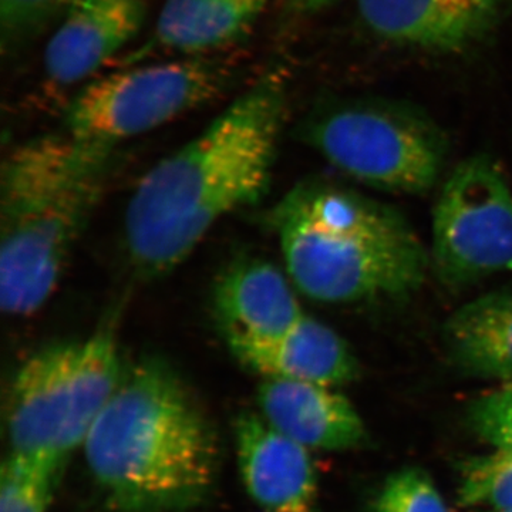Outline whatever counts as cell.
<instances>
[{"label": "cell", "instance_id": "1", "mask_svg": "<svg viewBox=\"0 0 512 512\" xmlns=\"http://www.w3.org/2000/svg\"><path fill=\"white\" fill-rule=\"evenodd\" d=\"M286 94L281 70L262 74L141 178L124 215L127 254L138 275L173 271L218 221L261 200L285 124Z\"/></svg>", "mask_w": 512, "mask_h": 512}, {"label": "cell", "instance_id": "2", "mask_svg": "<svg viewBox=\"0 0 512 512\" xmlns=\"http://www.w3.org/2000/svg\"><path fill=\"white\" fill-rule=\"evenodd\" d=\"M90 473L120 512H175L214 491L220 443L170 365L146 359L123 379L83 444Z\"/></svg>", "mask_w": 512, "mask_h": 512}, {"label": "cell", "instance_id": "3", "mask_svg": "<svg viewBox=\"0 0 512 512\" xmlns=\"http://www.w3.org/2000/svg\"><path fill=\"white\" fill-rule=\"evenodd\" d=\"M271 224L292 285L316 302L409 296L431 269L430 252L399 211L340 185H296Z\"/></svg>", "mask_w": 512, "mask_h": 512}, {"label": "cell", "instance_id": "4", "mask_svg": "<svg viewBox=\"0 0 512 512\" xmlns=\"http://www.w3.org/2000/svg\"><path fill=\"white\" fill-rule=\"evenodd\" d=\"M114 148L72 134L10 151L0 177V305L33 315L56 291L70 252L99 201Z\"/></svg>", "mask_w": 512, "mask_h": 512}, {"label": "cell", "instance_id": "5", "mask_svg": "<svg viewBox=\"0 0 512 512\" xmlns=\"http://www.w3.org/2000/svg\"><path fill=\"white\" fill-rule=\"evenodd\" d=\"M302 137L333 167L376 190L424 194L439 183L448 138L409 101L365 96L320 104Z\"/></svg>", "mask_w": 512, "mask_h": 512}, {"label": "cell", "instance_id": "6", "mask_svg": "<svg viewBox=\"0 0 512 512\" xmlns=\"http://www.w3.org/2000/svg\"><path fill=\"white\" fill-rule=\"evenodd\" d=\"M124 373L113 326L37 350L15 373L6 397L10 451L69 456L83 446Z\"/></svg>", "mask_w": 512, "mask_h": 512}, {"label": "cell", "instance_id": "7", "mask_svg": "<svg viewBox=\"0 0 512 512\" xmlns=\"http://www.w3.org/2000/svg\"><path fill=\"white\" fill-rule=\"evenodd\" d=\"M235 82L237 67L215 55L126 67L90 80L73 97L66 133L116 148L220 99Z\"/></svg>", "mask_w": 512, "mask_h": 512}, {"label": "cell", "instance_id": "8", "mask_svg": "<svg viewBox=\"0 0 512 512\" xmlns=\"http://www.w3.org/2000/svg\"><path fill=\"white\" fill-rule=\"evenodd\" d=\"M430 264L447 286L512 271V190L487 154L461 161L433 211Z\"/></svg>", "mask_w": 512, "mask_h": 512}, {"label": "cell", "instance_id": "9", "mask_svg": "<svg viewBox=\"0 0 512 512\" xmlns=\"http://www.w3.org/2000/svg\"><path fill=\"white\" fill-rule=\"evenodd\" d=\"M356 6L375 39L437 56L476 52L512 12V0H356Z\"/></svg>", "mask_w": 512, "mask_h": 512}, {"label": "cell", "instance_id": "10", "mask_svg": "<svg viewBox=\"0 0 512 512\" xmlns=\"http://www.w3.org/2000/svg\"><path fill=\"white\" fill-rule=\"evenodd\" d=\"M147 12L148 0H76L47 42L50 82L70 87L93 77L141 32Z\"/></svg>", "mask_w": 512, "mask_h": 512}, {"label": "cell", "instance_id": "11", "mask_svg": "<svg viewBox=\"0 0 512 512\" xmlns=\"http://www.w3.org/2000/svg\"><path fill=\"white\" fill-rule=\"evenodd\" d=\"M239 473L264 512H316L318 484L308 448L279 433L259 413L234 421Z\"/></svg>", "mask_w": 512, "mask_h": 512}, {"label": "cell", "instance_id": "12", "mask_svg": "<svg viewBox=\"0 0 512 512\" xmlns=\"http://www.w3.org/2000/svg\"><path fill=\"white\" fill-rule=\"evenodd\" d=\"M256 403L274 429L308 450L345 451L365 443L362 417L335 387L265 379Z\"/></svg>", "mask_w": 512, "mask_h": 512}, {"label": "cell", "instance_id": "13", "mask_svg": "<svg viewBox=\"0 0 512 512\" xmlns=\"http://www.w3.org/2000/svg\"><path fill=\"white\" fill-rule=\"evenodd\" d=\"M232 355L264 379L295 380L336 387L359 376L357 357L325 323L303 316L271 339H227Z\"/></svg>", "mask_w": 512, "mask_h": 512}, {"label": "cell", "instance_id": "14", "mask_svg": "<svg viewBox=\"0 0 512 512\" xmlns=\"http://www.w3.org/2000/svg\"><path fill=\"white\" fill-rule=\"evenodd\" d=\"M291 279L262 259H242L218 279L214 308L227 339L282 335L305 316Z\"/></svg>", "mask_w": 512, "mask_h": 512}, {"label": "cell", "instance_id": "15", "mask_svg": "<svg viewBox=\"0 0 512 512\" xmlns=\"http://www.w3.org/2000/svg\"><path fill=\"white\" fill-rule=\"evenodd\" d=\"M271 0H165L150 50L175 56L217 55L252 32Z\"/></svg>", "mask_w": 512, "mask_h": 512}, {"label": "cell", "instance_id": "16", "mask_svg": "<svg viewBox=\"0 0 512 512\" xmlns=\"http://www.w3.org/2000/svg\"><path fill=\"white\" fill-rule=\"evenodd\" d=\"M443 340L458 370L512 382V292L485 293L448 316Z\"/></svg>", "mask_w": 512, "mask_h": 512}, {"label": "cell", "instance_id": "17", "mask_svg": "<svg viewBox=\"0 0 512 512\" xmlns=\"http://www.w3.org/2000/svg\"><path fill=\"white\" fill-rule=\"evenodd\" d=\"M66 461L52 451H10L0 473V512H47Z\"/></svg>", "mask_w": 512, "mask_h": 512}, {"label": "cell", "instance_id": "18", "mask_svg": "<svg viewBox=\"0 0 512 512\" xmlns=\"http://www.w3.org/2000/svg\"><path fill=\"white\" fill-rule=\"evenodd\" d=\"M457 503L464 510H512V450L494 448L458 466Z\"/></svg>", "mask_w": 512, "mask_h": 512}, {"label": "cell", "instance_id": "19", "mask_svg": "<svg viewBox=\"0 0 512 512\" xmlns=\"http://www.w3.org/2000/svg\"><path fill=\"white\" fill-rule=\"evenodd\" d=\"M370 512H448V508L429 474L407 467L384 480Z\"/></svg>", "mask_w": 512, "mask_h": 512}, {"label": "cell", "instance_id": "20", "mask_svg": "<svg viewBox=\"0 0 512 512\" xmlns=\"http://www.w3.org/2000/svg\"><path fill=\"white\" fill-rule=\"evenodd\" d=\"M76 0H0V35L3 52L13 53L62 18Z\"/></svg>", "mask_w": 512, "mask_h": 512}, {"label": "cell", "instance_id": "21", "mask_svg": "<svg viewBox=\"0 0 512 512\" xmlns=\"http://www.w3.org/2000/svg\"><path fill=\"white\" fill-rule=\"evenodd\" d=\"M468 421L494 448L512 450V382L478 397L468 410Z\"/></svg>", "mask_w": 512, "mask_h": 512}, {"label": "cell", "instance_id": "22", "mask_svg": "<svg viewBox=\"0 0 512 512\" xmlns=\"http://www.w3.org/2000/svg\"><path fill=\"white\" fill-rule=\"evenodd\" d=\"M339 0H282V12L289 19H311L332 9Z\"/></svg>", "mask_w": 512, "mask_h": 512}, {"label": "cell", "instance_id": "23", "mask_svg": "<svg viewBox=\"0 0 512 512\" xmlns=\"http://www.w3.org/2000/svg\"><path fill=\"white\" fill-rule=\"evenodd\" d=\"M480 512H512V510H508V511H480Z\"/></svg>", "mask_w": 512, "mask_h": 512}]
</instances>
